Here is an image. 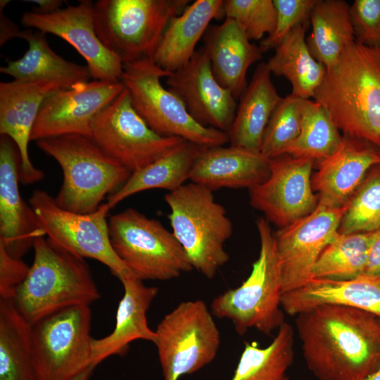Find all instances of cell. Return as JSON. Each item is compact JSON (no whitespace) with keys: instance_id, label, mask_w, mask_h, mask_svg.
I'll use <instances>...</instances> for the list:
<instances>
[{"instance_id":"obj_1","label":"cell","mask_w":380,"mask_h":380,"mask_svg":"<svg viewBox=\"0 0 380 380\" xmlns=\"http://www.w3.org/2000/svg\"><path fill=\"white\" fill-rule=\"evenodd\" d=\"M308 369L317 380H362L380 364V317L324 305L296 315Z\"/></svg>"},{"instance_id":"obj_2","label":"cell","mask_w":380,"mask_h":380,"mask_svg":"<svg viewBox=\"0 0 380 380\" xmlns=\"http://www.w3.org/2000/svg\"><path fill=\"white\" fill-rule=\"evenodd\" d=\"M313 99L343 134L380 148V48L355 42L326 68Z\"/></svg>"},{"instance_id":"obj_3","label":"cell","mask_w":380,"mask_h":380,"mask_svg":"<svg viewBox=\"0 0 380 380\" xmlns=\"http://www.w3.org/2000/svg\"><path fill=\"white\" fill-rule=\"evenodd\" d=\"M33 249L32 265L11 299L29 324L101 297L84 258L44 236L35 240Z\"/></svg>"},{"instance_id":"obj_4","label":"cell","mask_w":380,"mask_h":380,"mask_svg":"<svg viewBox=\"0 0 380 380\" xmlns=\"http://www.w3.org/2000/svg\"><path fill=\"white\" fill-rule=\"evenodd\" d=\"M36 142L62 169L63 183L54 200L70 212L96 211L106 196L118 191L132 174L89 137L68 134Z\"/></svg>"},{"instance_id":"obj_5","label":"cell","mask_w":380,"mask_h":380,"mask_svg":"<svg viewBox=\"0 0 380 380\" xmlns=\"http://www.w3.org/2000/svg\"><path fill=\"white\" fill-rule=\"evenodd\" d=\"M256 224L260 248L249 276L239 286L215 297L210 304L213 315L230 320L239 335L253 328L270 335L285 322L274 235L267 220L259 218Z\"/></svg>"},{"instance_id":"obj_6","label":"cell","mask_w":380,"mask_h":380,"mask_svg":"<svg viewBox=\"0 0 380 380\" xmlns=\"http://www.w3.org/2000/svg\"><path fill=\"white\" fill-rule=\"evenodd\" d=\"M165 201L172 232L186 252L194 269L212 279L229 260L225 242L232 224L210 189L193 182L169 191Z\"/></svg>"},{"instance_id":"obj_7","label":"cell","mask_w":380,"mask_h":380,"mask_svg":"<svg viewBox=\"0 0 380 380\" xmlns=\"http://www.w3.org/2000/svg\"><path fill=\"white\" fill-rule=\"evenodd\" d=\"M171 74L159 68L152 58L123 64L121 82L147 125L160 136L181 138L203 148L228 143L227 132L196 122L181 99L162 84L161 78Z\"/></svg>"},{"instance_id":"obj_8","label":"cell","mask_w":380,"mask_h":380,"mask_svg":"<svg viewBox=\"0 0 380 380\" xmlns=\"http://www.w3.org/2000/svg\"><path fill=\"white\" fill-rule=\"evenodd\" d=\"M190 0H99L94 3L96 32L124 63L152 58L170 20Z\"/></svg>"},{"instance_id":"obj_9","label":"cell","mask_w":380,"mask_h":380,"mask_svg":"<svg viewBox=\"0 0 380 380\" xmlns=\"http://www.w3.org/2000/svg\"><path fill=\"white\" fill-rule=\"evenodd\" d=\"M108 229L114 251L138 279L167 281L194 269L172 232L134 208L111 215Z\"/></svg>"},{"instance_id":"obj_10","label":"cell","mask_w":380,"mask_h":380,"mask_svg":"<svg viewBox=\"0 0 380 380\" xmlns=\"http://www.w3.org/2000/svg\"><path fill=\"white\" fill-rule=\"evenodd\" d=\"M213 316L203 300H188L159 322L154 344L164 380H179L215 359L220 334Z\"/></svg>"},{"instance_id":"obj_11","label":"cell","mask_w":380,"mask_h":380,"mask_svg":"<svg viewBox=\"0 0 380 380\" xmlns=\"http://www.w3.org/2000/svg\"><path fill=\"white\" fill-rule=\"evenodd\" d=\"M28 203L47 238L75 255L101 262L120 281L134 277L111 246L106 203L93 213H76L62 209L49 193L37 189Z\"/></svg>"},{"instance_id":"obj_12","label":"cell","mask_w":380,"mask_h":380,"mask_svg":"<svg viewBox=\"0 0 380 380\" xmlns=\"http://www.w3.org/2000/svg\"><path fill=\"white\" fill-rule=\"evenodd\" d=\"M91 318L89 305H80L31 325L37 380H71L93 366Z\"/></svg>"},{"instance_id":"obj_13","label":"cell","mask_w":380,"mask_h":380,"mask_svg":"<svg viewBox=\"0 0 380 380\" xmlns=\"http://www.w3.org/2000/svg\"><path fill=\"white\" fill-rule=\"evenodd\" d=\"M131 173L139 171L186 141L153 131L134 108L125 87L95 119L90 137Z\"/></svg>"},{"instance_id":"obj_14","label":"cell","mask_w":380,"mask_h":380,"mask_svg":"<svg viewBox=\"0 0 380 380\" xmlns=\"http://www.w3.org/2000/svg\"><path fill=\"white\" fill-rule=\"evenodd\" d=\"M344 211L345 206L331 208L318 203L310 214L274 234L282 293L298 289L312 279V268L338 234Z\"/></svg>"},{"instance_id":"obj_15","label":"cell","mask_w":380,"mask_h":380,"mask_svg":"<svg viewBox=\"0 0 380 380\" xmlns=\"http://www.w3.org/2000/svg\"><path fill=\"white\" fill-rule=\"evenodd\" d=\"M124 89L122 82L93 80L52 91L42 103L31 141L68 134L90 138L98 115Z\"/></svg>"},{"instance_id":"obj_16","label":"cell","mask_w":380,"mask_h":380,"mask_svg":"<svg viewBox=\"0 0 380 380\" xmlns=\"http://www.w3.org/2000/svg\"><path fill=\"white\" fill-rule=\"evenodd\" d=\"M314 162L287 154L270 158L268 178L249 189L252 207L280 227L310 214L318 204L312 185Z\"/></svg>"},{"instance_id":"obj_17","label":"cell","mask_w":380,"mask_h":380,"mask_svg":"<svg viewBox=\"0 0 380 380\" xmlns=\"http://www.w3.org/2000/svg\"><path fill=\"white\" fill-rule=\"evenodd\" d=\"M94 3L81 0L53 13L25 12L21 23L43 34L56 35L73 46L87 62L94 80L121 82L123 63L99 39L94 20Z\"/></svg>"},{"instance_id":"obj_18","label":"cell","mask_w":380,"mask_h":380,"mask_svg":"<svg viewBox=\"0 0 380 380\" xmlns=\"http://www.w3.org/2000/svg\"><path fill=\"white\" fill-rule=\"evenodd\" d=\"M167 89L184 104L198 123L227 132L234 120L236 99L215 77L204 46L197 49L189 63L166 77Z\"/></svg>"},{"instance_id":"obj_19","label":"cell","mask_w":380,"mask_h":380,"mask_svg":"<svg viewBox=\"0 0 380 380\" xmlns=\"http://www.w3.org/2000/svg\"><path fill=\"white\" fill-rule=\"evenodd\" d=\"M59 89L66 87L52 80H13L0 83V134L10 137L18 149L20 181L23 184H33L44 177L43 171L31 162L28 144L43 101Z\"/></svg>"},{"instance_id":"obj_20","label":"cell","mask_w":380,"mask_h":380,"mask_svg":"<svg viewBox=\"0 0 380 380\" xmlns=\"http://www.w3.org/2000/svg\"><path fill=\"white\" fill-rule=\"evenodd\" d=\"M20 153L8 136L0 139V244L20 258L44 236L34 211L23 199L18 187Z\"/></svg>"},{"instance_id":"obj_21","label":"cell","mask_w":380,"mask_h":380,"mask_svg":"<svg viewBox=\"0 0 380 380\" xmlns=\"http://www.w3.org/2000/svg\"><path fill=\"white\" fill-rule=\"evenodd\" d=\"M380 165L379 148L343 134L336 151L319 163L312 177L318 203L331 208L345 206L367 172Z\"/></svg>"},{"instance_id":"obj_22","label":"cell","mask_w":380,"mask_h":380,"mask_svg":"<svg viewBox=\"0 0 380 380\" xmlns=\"http://www.w3.org/2000/svg\"><path fill=\"white\" fill-rule=\"evenodd\" d=\"M270 159L260 151L229 146L203 148L189 179L211 191L221 188L251 189L269 177Z\"/></svg>"},{"instance_id":"obj_23","label":"cell","mask_w":380,"mask_h":380,"mask_svg":"<svg viewBox=\"0 0 380 380\" xmlns=\"http://www.w3.org/2000/svg\"><path fill=\"white\" fill-rule=\"evenodd\" d=\"M281 304L289 315L331 305L362 310L380 317V276L363 274L347 279L313 278L304 286L282 293Z\"/></svg>"},{"instance_id":"obj_24","label":"cell","mask_w":380,"mask_h":380,"mask_svg":"<svg viewBox=\"0 0 380 380\" xmlns=\"http://www.w3.org/2000/svg\"><path fill=\"white\" fill-rule=\"evenodd\" d=\"M124 294L119 302L113 331L101 338H93L91 365L96 367L113 355H125L132 342L145 340L155 343L156 331L147 322L146 313L158 289L146 286L141 280L126 277L120 280Z\"/></svg>"},{"instance_id":"obj_25","label":"cell","mask_w":380,"mask_h":380,"mask_svg":"<svg viewBox=\"0 0 380 380\" xmlns=\"http://www.w3.org/2000/svg\"><path fill=\"white\" fill-rule=\"evenodd\" d=\"M203 40L215 77L236 99L240 98L248 85L249 67L262 58L259 46L251 43L238 23L230 18L209 26Z\"/></svg>"},{"instance_id":"obj_26","label":"cell","mask_w":380,"mask_h":380,"mask_svg":"<svg viewBox=\"0 0 380 380\" xmlns=\"http://www.w3.org/2000/svg\"><path fill=\"white\" fill-rule=\"evenodd\" d=\"M222 0H196L173 18L152 56L163 70L174 72L185 66L213 18L223 17Z\"/></svg>"},{"instance_id":"obj_27","label":"cell","mask_w":380,"mask_h":380,"mask_svg":"<svg viewBox=\"0 0 380 380\" xmlns=\"http://www.w3.org/2000/svg\"><path fill=\"white\" fill-rule=\"evenodd\" d=\"M281 99L266 63H260L240 96L234 120L227 132L230 146L260 151L265 131Z\"/></svg>"},{"instance_id":"obj_28","label":"cell","mask_w":380,"mask_h":380,"mask_svg":"<svg viewBox=\"0 0 380 380\" xmlns=\"http://www.w3.org/2000/svg\"><path fill=\"white\" fill-rule=\"evenodd\" d=\"M19 38L27 42L28 49L21 58L7 61L6 65L0 68L1 73L20 81H58L66 88L89 82L91 77L87 66L68 61L57 54L44 34L22 30Z\"/></svg>"},{"instance_id":"obj_29","label":"cell","mask_w":380,"mask_h":380,"mask_svg":"<svg viewBox=\"0 0 380 380\" xmlns=\"http://www.w3.org/2000/svg\"><path fill=\"white\" fill-rule=\"evenodd\" d=\"M308 23L293 28L266 63L271 74L284 77L291 83V94L304 99L313 98L326 73V67L313 57L307 45Z\"/></svg>"},{"instance_id":"obj_30","label":"cell","mask_w":380,"mask_h":380,"mask_svg":"<svg viewBox=\"0 0 380 380\" xmlns=\"http://www.w3.org/2000/svg\"><path fill=\"white\" fill-rule=\"evenodd\" d=\"M306 43L313 57L326 68L355 42L350 5L344 0H316L310 16Z\"/></svg>"},{"instance_id":"obj_31","label":"cell","mask_w":380,"mask_h":380,"mask_svg":"<svg viewBox=\"0 0 380 380\" xmlns=\"http://www.w3.org/2000/svg\"><path fill=\"white\" fill-rule=\"evenodd\" d=\"M203 147L185 141L141 170L131 174L127 181L108 197L110 209L126 198L153 189L172 191L189 179L192 165Z\"/></svg>"},{"instance_id":"obj_32","label":"cell","mask_w":380,"mask_h":380,"mask_svg":"<svg viewBox=\"0 0 380 380\" xmlns=\"http://www.w3.org/2000/svg\"><path fill=\"white\" fill-rule=\"evenodd\" d=\"M0 380H37L32 326L11 300L1 298Z\"/></svg>"},{"instance_id":"obj_33","label":"cell","mask_w":380,"mask_h":380,"mask_svg":"<svg viewBox=\"0 0 380 380\" xmlns=\"http://www.w3.org/2000/svg\"><path fill=\"white\" fill-rule=\"evenodd\" d=\"M294 335L292 326L285 322L267 346L246 341L229 380H289L287 372L294 359Z\"/></svg>"},{"instance_id":"obj_34","label":"cell","mask_w":380,"mask_h":380,"mask_svg":"<svg viewBox=\"0 0 380 380\" xmlns=\"http://www.w3.org/2000/svg\"><path fill=\"white\" fill-rule=\"evenodd\" d=\"M371 236L372 232L338 233L316 261L312 279H347L365 274Z\"/></svg>"},{"instance_id":"obj_35","label":"cell","mask_w":380,"mask_h":380,"mask_svg":"<svg viewBox=\"0 0 380 380\" xmlns=\"http://www.w3.org/2000/svg\"><path fill=\"white\" fill-rule=\"evenodd\" d=\"M341 138L339 129L323 106L306 99L300 133L284 154L321 161L336 151Z\"/></svg>"},{"instance_id":"obj_36","label":"cell","mask_w":380,"mask_h":380,"mask_svg":"<svg viewBox=\"0 0 380 380\" xmlns=\"http://www.w3.org/2000/svg\"><path fill=\"white\" fill-rule=\"evenodd\" d=\"M377 230H380V165L369 170L345 205L338 233H365Z\"/></svg>"},{"instance_id":"obj_37","label":"cell","mask_w":380,"mask_h":380,"mask_svg":"<svg viewBox=\"0 0 380 380\" xmlns=\"http://www.w3.org/2000/svg\"><path fill=\"white\" fill-rule=\"evenodd\" d=\"M306 99L290 94L281 99L264 133L261 153L268 159L283 155L298 137Z\"/></svg>"},{"instance_id":"obj_38","label":"cell","mask_w":380,"mask_h":380,"mask_svg":"<svg viewBox=\"0 0 380 380\" xmlns=\"http://www.w3.org/2000/svg\"><path fill=\"white\" fill-rule=\"evenodd\" d=\"M223 16L236 21L250 40L271 34L275 27L277 11L273 0H225Z\"/></svg>"},{"instance_id":"obj_39","label":"cell","mask_w":380,"mask_h":380,"mask_svg":"<svg viewBox=\"0 0 380 380\" xmlns=\"http://www.w3.org/2000/svg\"><path fill=\"white\" fill-rule=\"evenodd\" d=\"M277 19L273 32L261 40L259 47L263 53L275 49L296 26L309 23L316 0H273Z\"/></svg>"},{"instance_id":"obj_40","label":"cell","mask_w":380,"mask_h":380,"mask_svg":"<svg viewBox=\"0 0 380 380\" xmlns=\"http://www.w3.org/2000/svg\"><path fill=\"white\" fill-rule=\"evenodd\" d=\"M355 42L380 48V0H355L350 6Z\"/></svg>"},{"instance_id":"obj_41","label":"cell","mask_w":380,"mask_h":380,"mask_svg":"<svg viewBox=\"0 0 380 380\" xmlns=\"http://www.w3.org/2000/svg\"><path fill=\"white\" fill-rule=\"evenodd\" d=\"M30 270L21 259L11 256L0 244V298L12 299Z\"/></svg>"},{"instance_id":"obj_42","label":"cell","mask_w":380,"mask_h":380,"mask_svg":"<svg viewBox=\"0 0 380 380\" xmlns=\"http://www.w3.org/2000/svg\"><path fill=\"white\" fill-rule=\"evenodd\" d=\"M365 274L380 276V230L372 232Z\"/></svg>"},{"instance_id":"obj_43","label":"cell","mask_w":380,"mask_h":380,"mask_svg":"<svg viewBox=\"0 0 380 380\" xmlns=\"http://www.w3.org/2000/svg\"><path fill=\"white\" fill-rule=\"evenodd\" d=\"M10 2L8 0L0 1V45L2 46L8 40L19 37L21 30L18 26L7 18L4 13V7Z\"/></svg>"},{"instance_id":"obj_44","label":"cell","mask_w":380,"mask_h":380,"mask_svg":"<svg viewBox=\"0 0 380 380\" xmlns=\"http://www.w3.org/2000/svg\"><path fill=\"white\" fill-rule=\"evenodd\" d=\"M26 1L36 4L37 6L34 7L32 11L42 14L51 13L61 9L63 2L61 0H27Z\"/></svg>"},{"instance_id":"obj_45","label":"cell","mask_w":380,"mask_h":380,"mask_svg":"<svg viewBox=\"0 0 380 380\" xmlns=\"http://www.w3.org/2000/svg\"><path fill=\"white\" fill-rule=\"evenodd\" d=\"M94 367L91 366L71 380H89Z\"/></svg>"},{"instance_id":"obj_46","label":"cell","mask_w":380,"mask_h":380,"mask_svg":"<svg viewBox=\"0 0 380 380\" xmlns=\"http://www.w3.org/2000/svg\"><path fill=\"white\" fill-rule=\"evenodd\" d=\"M362 380H380V364L374 371L367 374Z\"/></svg>"},{"instance_id":"obj_47","label":"cell","mask_w":380,"mask_h":380,"mask_svg":"<svg viewBox=\"0 0 380 380\" xmlns=\"http://www.w3.org/2000/svg\"><path fill=\"white\" fill-rule=\"evenodd\" d=\"M379 153H380V148H379Z\"/></svg>"}]
</instances>
